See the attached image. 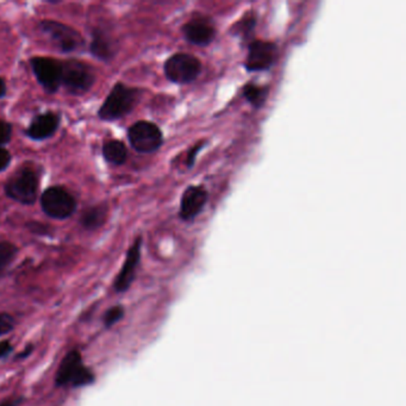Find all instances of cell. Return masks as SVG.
I'll return each instance as SVG.
<instances>
[{
  "instance_id": "cell-1",
  "label": "cell",
  "mask_w": 406,
  "mask_h": 406,
  "mask_svg": "<svg viewBox=\"0 0 406 406\" xmlns=\"http://www.w3.org/2000/svg\"><path fill=\"white\" fill-rule=\"evenodd\" d=\"M139 89L117 82L99 109V118L106 122L120 120L134 110L136 104L139 103Z\"/></svg>"
},
{
  "instance_id": "cell-2",
  "label": "cell",
  "mask_w": 406,
  "mask_h": 406,
  "mask_svg": "<svg viewBox=\"0 0 406 406\" xmlns=\"http://www.w3.org/2000/svg\"><path fill=\"white\" fill-rule=\"evenodd\" d=\"M5 192L12 201L32 205L38 196V177L32 168L17 170L5 185Z\"/></svg>"
},
{
  "instance_id": "cell-3",
  "label": "cell",
  "mask_w": 406,
  "mask_h": 406,
  "mask_svg": "<svg viewBox=\"0 0 406 406\" xmlns=\"http://www.w3.org/2000/svg\"><path fill=\"white\" fill-rule=\"evenodd\" d=\"M93 381V373L87 367L84 366L80 353L78 350H73L65 357L56 374L58 386L69 385L73 387H81L92 384Z\"/></svg>"
},
{
  "instance_id": "cell-4",
  "label": "cell",
  "mask_w": 406,
  "mask_h": 406,
  "mask_svg": "<svg viewBox=\"0 0 406 406\" xmlns=\"http://www.w3.org/2000/svg\"><path fill=\"white\" fill-rule=\"evenodd\" d=\"M163 69L168 80L179 85H186L201 76V63L194 55L178 53L166 61Z\"/></svg>"
},
{
  "instance_id": "cell-5",
  "label": "cell",
  "mask_w": 406,
  "mask_h": 406,
  "mask_svg": "<svg viewBox=\"0 0 406 406\" xmlns=\"http://www.w3.org/2000/svg\"><path fill=\"white\" fill-rule=\"evenodd\" d=\"M41 206L52 218L66 219L76 212V201L63 186H52L42 193Z\"/></svg>"
},
{
  "instance_id": "cell-6",
  "label": "cell",
  "mask_w": 406,
  "mask_h": 406,
  "mask_svg": "<svg viewBox=\"0 0 406 406\" xmlns=\"http://www.w3.org/2000/svg\"><path fill=\"white\" fill-rule=\"evenodd\" d=\"M95 81L92 68L76 60L63 63V78L61 85L68 93L81 95L87 92Z\"/></svg>"
},
{
  "instance_id": "cell-7",
  "label": "cell",
  "mask_w": 406,
  "mask_h": 406,
  "mask_svg": "<svg viewBox=\"0 0 406 406\" xmlns=\"http://www.w3.org/2000/svg\"><path fill=\"white\" fill-rule=\"evenodd\" d=\"M128 139L131 147L142 154L157 152L163 143V135L160 128L147 121L136 122L131 125L128 131Z\"/></svg>"
},
{
  "instance_id": "cell-8",
  "label": "cell",
  "mask_w": 406,
  "mask_h": 406,
  "mask_svg": "<svg viewBox=\"0 0 406 406\" xmlns=\"http://www.w3.org/2000/svg\"><path fill=\"white\" fill-rule=\"evenodd\" d=\"M40 30L61 53L76 52L80 49L84 45V40L80 34L63 23L42 21L40 23Z\"/></svg>"
},
{
  "instance_id": "cell-9",
  "label": "cell",
  "mask_w": 406,
  "mask_h": 406,
  "mask_svg": "<svg viewBox=\"0 0 406 406\" xmlns=\"http://www.w3.org/2000/svg\"><path fill=\"white\" fill-rule=\"evenodd\" d=\"M32 71L41 86L48 92L55 93L61 86L63 63L50 58H34L30 61Z\"/></svg>"
},
{
  "instance_id": "cell-10",
  "label": "cell",
  "mask_w": 406,
  "mask_h": 406,
  "mask_svg": "<svg viewBox=\"0 0 406 406\" xmlns=\"http://www.w3.org/2000/svg\"><path fill=\"white\" fill-rule=\"evenodd\" d=\"M277 45L266 41H254L249 45L247 56V69L250 71H267L277 60Z\"/></svg>"
},
{
  "instance_id": "cell-11",
  "label": "cell",
  "mask_w": 406,
  "mask_h": 406,
  "mask_svg": "<svg viewBox=\"0 0 406 406\" xmlns=\"http://www.w3.org/2000/svg\"><path fill=\"white\" fill-rule=\"evenodd\" d=\"M207 198L209 193L201 185L188 186L181 196L180 217L186 222L193 221L204 209L207 203Z\"/></svg>"
},
{
  "instance_id": "cell-12",
  "label": "cell",
  "mask_w": 406,
  "mask_h": 406,
  "mask_svg": "<svg viewBox=\"0 0 406 406\" xmlns=\"http://www.w3.org/2000/svg\"><path fill=\"white\" fill-rule=\"evenodd\" d=\"M141 247H142V238L137 237L133 243V246L128 250L124 264L115 280V290L117 292H125L134 282L136 269L141 260Z\"/></svg>"
},
{
  "instance_id": "cell-13",
  "label": "cell",
  "mask_w": 406,
  "mask_h": 406,
  "mask_svg": "<svg viewBox=\"0 0 406 406\" xmlns=\"http://www.w3.org/2000/svg\"><path fill=\"white\" fill-rule=\"evenodd\" d=\"M183 34L190 43L206 47L214 41L216 30L210 19L193 18L183 25Z\"/></svg>"
},
{
  "instance_id": "cell-14",
  "label": "cell",
  "mask_w": 406,
  "mask_h": 406,
  "mask_svg": "<svg viewBox=\"0 0 406 406\" xmlns=\"http://www.w3.org/2000/svg\"><path fill=\"white\" fill-rule=\"evenodd\" d=\"M60 124V117L54 112H45L32 120L27 130V135L34 141H43L52 137Z\"/></svg>"
},
{
  "instance_id": "cell-15",
  "label": "cell",
  "mask_w": 406,
  "mask_h": 406,
  "mask_svg": "<svg viewBox=\"0 0 406 406\" xmlns=\"http://www.w3.org/2000/svg\"><path fill=\"white\" fill-rule=\"evenodd\" d=\"M89 50H91V53L93 54V56L102 61H105V63L113 58L115 54H116L111 37L107 35L106 32H102L99 29L94 30Z\"/></svg>"
},
{
  "instance_id": "cell-16",
  "label": "cell",
  "mask_w": 406,
  "mask_h": 406,
  "mask_svg": "<svg viewBox=\"0 0 406 406\" xmlns=\"http://www.w3.org/2000/svg\"><path fill=\"white\" fill-rule=\"evenodd\" d=\"M106 216L107 206L105 204H99L86 209L81 216L80 222L82 227L87 230H94L105 223Z\"/></svg>"
},
{
  "instance_id": "cell-17",
  "label": "cell",
  "mask_w": 406,
  "mask_h": 406,
  "mask_svg": "<svg viewBox=\"0 0 406 406\" xmlns=\"http://www.w3.org/2000/svg\"><path fill=\"white\" fill-rule=\"evenodd\" d=\"M103 157L111 165H123L128 159V150L122 141L111 139L103 146Z\"/></svg>"
},
{
  "instance_id": "cell-18",
  "label": "cell",
  "mask_w": 406,
  "mask_h": 406,
  "mask_svg": "<svg viewBox=\"0 0 406 406\" xmlns=\"http://www.w3.org/2000/svg\"><path fill=\"white\" fill-rule=\"evenodd\" d=\"M245 98L253 106L259 109L262 106L268 97V89L264 86L254 85V84H248L243 89Z\"/></svg>"
},
{
  "instance_id": "cell-19",
  "label": "cell",
  "mask_w": 406,
  "mask_h": 406,
  "mask_svg": "<svg viewBox=\"0 0 406 406\" xmlns=\"http://www.w3.org/2000/svg\"><path fill=\"white\" fill-rule=\"evenodd\" d=\"M17 247L10 242H1L0 243V272H3L5 268L9 267L17 255Z\"/></svg>"
},
{
  "instance_id": "cell-20",
  "label": "cell",
  "mask_w": 406,
  "mask_h": 406,
  "mask_svg": "<svg viewBox=\"0 0 406 406\" xmlns=\"http://www.w3.org/2000/svg\"><path fill=\"white\" fill-rule=\"evenodd\" d=\"M123 316H124V308H123V306H120V305L118 306H113V308H110L105 313L104 323H105V326L107 328H110L113 324H116L117 322L121 321Z\"/></svg>"
},
{
  "instance_id": "cell-21",
  "label": "cell",
  "mask_w": 406,
  "mask_h": 406,
  "mask_svg": "<svg viewBox=\"0 0 406 406\" xmlns=\"http://www.w3.org/2000/svg\"><path fill=\"white\" fill-rule=\"evenodd\" d=\"M14 318L9 313H0V336L9 334L14 330Z\"/></svg>"
},
{
  "instance_id": "cell-22",
  "label": "cell",
  "mask_w": 406,
  "mask_h": 406,
  "mask_svg": "<svg viewBox=\"0 0 406 406\" xmlns=\"http://www.w3.org/2000/svg\"><path fill=\"white\" fill-rule=\"evenodd\" d=\"M12 136V125L8 122L0 121V147L8 144Z\"/></svg>"
},
{
  "instance_id": "cell-23",
  "label": "cell",
  "mask_w": 406,
  "mask_h": 406,
  "mask_svg": "<svg viewBox=\"0 0 406 406\" xmlns=\"http://www.w3.org/2000/svg\"><path fill=\"white\" fill-rule=\"evenodd\" d=\"M255 23H256L255 17L243 18L241 21V27L238 29V32H241L242 36L248 37L253 32V30H254Z\"/></svg>"
},
{
  "instance_id": "cell-24",
  "label": "cell",
  "mask_w": 406,
  "mask_h": 406,
  "mask_svg": "<svg viewBox=\"0 0 406 406\" xmlns=\"http://www.w3.org/2000/svg\"><path fill=\"white\" fill-rule=\"evenodd\" d=\"M203 147H204V143H198V144H196V146L188 152V160H186V165H188V167L192 168L193 166H194V162H196V155H198V153L201 152Z\"/></svg>"
},
{
  "instance_id": "cell-25",
  "label": "cell",
  "mask_w": 406,
  "mask_h": 406,
  "mask_svg": "<svg viewBox=\"0 0 406 406\" xmlns=\"http://www.w3.org/2000/svg\"><path fill=\"white\" fill-rule=\"evenodd\" d=\"M11 162V155L5 148L0 147V172L6 170Z\"/></svg>"
},
{
  "instance_id": "cell-26",
  "label": "cell",
  "mask_w": 406,
  "mask_h": 406,
  "mask_svg": "<svg viewBox=\"0 0 406 406\" xmlns=\"http://www.w3.org/2000/svg\"><path fill=\"white\" fill-rule=\"evenodd\" d=\"M12 350V346L9 341H1L0 342V357H4Z\"/></svg>"
},
{
  "instance_id": "cell-27",
  "label": "cell",
  "mask_w": 406,
  "mask_h": 406,
  "mask_svg": "<svg viewBox=\"0 0 406 406\" xmlns=\"http://www.w3.org/2000/svg\"><path fill=\"white\" fill-rule=\"evenodd\" d=\"M27 227L30 228L32 232H37V234H41V235L45 234L43 230H45V232H48V229H49L48 227H45V225H42V224L40 223H30Z\"/></svg>"
},
{
  "instance_id": "cell-28",
  "label": "cell",
  "mask_w": 406,
  "mask_h": 406,
  "mask_svg": "<svg viewBox=\"0 0 406 406\" xmlns=\"http://www.w3.org/2000/svg\"><path fill=\"white\" fill-rule=\"evenodd\" d=\"M23 403V398H11L6 402L1 403L0 406H19Z\"/></svg>"
},
{
  "instance_id": "cell-29",
  "label": "cell",
  "mask_w": 406,
  "mask_h": 406,
  "mask_svg": "<svg viewBox=\"0 0 406 406\" xmlns=\"http://www.w3.org/2000/svg\"><path fill=\"white\" fill-rule=\"evenodd\" d=\"M6 94V85H5L4 79L0 78V98H4Z\"/></svg>"
}]
</instances>
